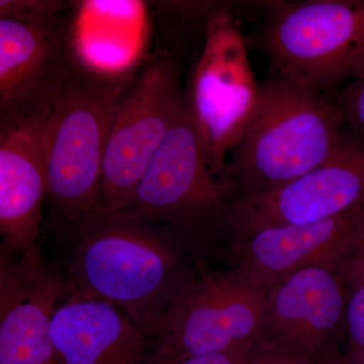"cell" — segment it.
I'll return each instance as SVG.
<instances>
[{"mask_svg": "<svg viewBox=\"0 0 364 364\" xmlns=\"http://www.w3.org/2000/svg\"><path fill=\"white\" fill-rule=\"evenodd\" d=\"M249 347L239 349V350L224 352V353L208 354V355L177 359V360L170 361L166 364H245Z\"/></svg>", "mask_w": 364, "mask_h": 364, "instance_id": "cell-20", "label": "cell"}, {"mask_svg": "<svg viewBox=\"0 0 364 364\" xmlns=\"http://www.w3.org/2000/svg\"><path fill=\"white\" fill-rule=\"evenodd\" d=\"M364 203V145L346 130L329 159L264 193L239 195L227 218L230 255L267 228L331 219Z\"/></svg>", "mask_w": 364, "mask_h": 364, "instance_id": "cell-9", "label": "cell"}, {"mask_svg": "<svg viewBox=\"0 0 364 364\" xmlns=\"http://www.w3.org/2000/svg\"><path fill=\"white\" fill-rule=\"evenodd\" d=\"M69 296L50 330L59 364H148L150 336L130 316L105 299Z\"/></svg>", "mask_w": 364, "mask_h": 364, "instance_id": "cell-15", "label": "cell"}, {"mask_svg": "<svg viewBox=\"0 0 364 364\" xmlns=\"http://www.w3.org/2000/svg\"><path fill=\"white\" fill-rule=\"evenodd\" d=\"M51 112L0 123V251L36 268L47 267L39 236Z\"/></svg>", "mask_w": 364, "mask_h": 364, "instance_id": "cell-12", "label": "cell"}, {"mask_svg": "<svg viewBox=\"0 0 364 364\" xmlns=\"http://www.w3.org/2000/svg\"><path fill=\"white\" fill-rule=\"evenodd\" d=\"M239 195L232 179L210 171L184 97L168 135L117 212L169 228L186 242L205 270L213 247L227 238L228 214Z\"/></svg>", "mask_w": 364, "mask_h": 364, "instance_id": "cell-4", "label": "cell"}, {"mask_svg": "<svg viewBox=\"0 0 364 364\" xmlns=\"http://www.w3.org/2000/svg\"><path fill=\"white\" fill-rule=\"evenodd\" d=\"M338 356L311 355L277 340L259 337L249 347L245 364H334Z\"/></svg>", "mask_w": 364, "mask_h": 364, "instance_id": "cell-18", "label": "cell"}, {"mask_svg": "<svg viewBox=\"0 0 364 364\" xmlns=\"http://www.w3.org/2000/svg\"><path fill=\"white\" fill-rule=\"evenodd\" d=\"M246 9L247 1H225L213 14L184 86L189 117L215 176L224 174L259 102L260 83L238 18Z\"/></svg>", "mask_w": 364, "mask_h": 364, "instance_id": "cell-6", "label": "cell"}, {"mask_svg": "<svg viewBox=\"0 0 364 364\" xmlns=\"http://www.w3.org/2000/svg\"><path fill=\"white\" fill-rule=\"evenodd\" d=\"M135 70L102 69L81 56L53 105L47 203L70 234L95 214L109 131Z\"/></svg>", "mask_w": 364, "mask_h": 364, "instance_id": "cell-3", "label": "cell"}, {"mask_svg": "<svg viewBox=\"0 0 364 364\" xmlns=\"http://www.w3.org/2000/svg\"><path fill=\"white\" fill-rule=\"evenodd\" d=\"M68 279L55 268H36L0 251V364L57 363L52 320Z\"/></svg>", "mask_w": 364, "mask_h": 364, "instance_id": "cell-14", "label": "cell"}, {"mask_svg": "<svg viewBox=\"0 0 364 364\" xmlns=\"http://www.w3.org/2000/svg\"><path fill=\"white\" fill-rule=\"evenodd\" d=\"M71 235L68 293L109 301L150 338L172 301L202 272L176 232L128 213L92 215Z\"/></svg>", "mask_w": 364, "mask_h": 364, "instance_id": "cell-1", "label": "cell"}, {"mask_svg": "<svg viewBox=\"0 0 364 364\" xmlns=\"http://www.w3.org/2000/svg\"><path fill=\"white\" fill-rule=\"evenodd\" d=\"M270 72L335 97L364 73V0L255 1Z\"/></svg>", "mask_w": 364, "mask_h": 364, "instance_id": "cell-5", "label": "cell"}, {"mask_svg": "<svg viewBox=\"0 0 364 364\" xmlns=\"http://www.w3.org/2000/svg\"><path fill=\"white\" fill-rule=\"evenodd\" d=\"M81 56L72 11L52 26L0 18V123L51 112Z\"/></svg>", "mask_w": 364, "mask_h": 364, "instance_id": "cell-10", "label": "cell"}, {"mask_svg": "<svg viewBox=\"0 0 364 364\" xmlns=\"http://www.w3.org/2000/svg\"><path fill=\"white\" fill-rule=\"evenodd\" d=\"M334 364H354L350 360H348L344 355H339L338 358L335 360Z\"/></svg>", "mask_w": 364, "mask_h": 364, "instance_id": "cell-21", "label": "cell"}, {"mask_svg": "<svg viewBox=\"0 0 364 364\" xmlns=\"http://www.w3.org/2000/svg\"><path fill=\"white\" fill-rule=\"evenodd\" d=\"M348 299V282L342 270H299L267 291L260 337L311 355H336L335 341L345 330Z\"/></svg>", "mask_w": 364, "mask_h": 364, "instance_id": "cell-13", "label": "cell"}, {"mask_svg": "<svg viewBox=\"0 0 364 364\" xmlns=\"http://www.w3.org/2000/svg\"><path fill=\"white\" fill-rule=\"evenodd\" d=\"M64 0H0V18L33 26H52L72 11Z\"/></svg>", "mask_w": 364, "mask_h": 364, "instance_id": "cell-17", "label": "cell"}, {"mask_svg": "<svg viewBox=\"0 0 364 364\" xmlns=\"http://www.w3.org/2000/svg\"><path fill=\"white\" fill-rule=\"evenodd\" d=\"M186 61L154 48L136 65L109 131L93 215L117 212L130 200L183 107Z\"/></svg>", "mask_w": 364, "mask_h": 364, "instance_id": "cell-7", "label": "cell"}, {"mask_svg": "<svg viewBox=\"0 0 364 364\" xmlns=\"http://www.w3.org/2000/svg\"><path fill=\"white\" fill-rule=\"evenodd\" d=\"M345 128L364 145V73L335 95Z\"/></svg>", "mask_w": 364, "mask_h": 364, "instance_id": "cell-19", "label": "cell"}, {"mask_svg": "<svg viewBox=\"0 0 364 364\" xmlns=\"http://www.w3.org/2000/svg\"><path fill=\"white\" fill-rule=\"evenodd\" d=\"M345 275L349 287L345 318L347 334L345 355L355 356L364 349V245L347 267Z\"/></svg>", "mask_w": 364, "mask_h": 364, "instance_id": "cell-16", "label": "cell"}, {"mask_svg": "<svg viewBox=\"0 0 364 364\" xmlns=\"http://www.w3.org/2000/svg\"><path fill=\"white\" fill-rule=\"evenodd\" d=\"M363 245L364 203L324 221L261 230L230 257L238 277L267 293L306 268L344 272Z\"/></svg>", "mask_w": 364, "mask_h": 364, "instance_id": "cell-11", "label": "cell"}, {"mask_svg": "<svg viewBox=\"0 0 364 364\" xmlns=\"http://www.w3.org/2000/svg\"><path fill=\"white\" fill-rule=\"evenodd\" d=\"M52 364H59L58 361H57V363H52Z\"/></svg>", "mask_w": 364, "mask_h": 364, "instance_id": "cell-22", "label": "cell"}, {"mask_svg": "<svg viewBox=\"0 0 364 364\" xmlns=\"http://www.w3.org/2000/svg\"><path fill=\"white\" fill-rule=\"evenodd\" d=\"M345 134L335 97L269 72L223 176L236 183L240 195L264 193L327 161Z\"/></svg>", "mask_w": 364, "mask_h": 364, "instance_id": "cell-2", "label": "cell"}, {"mask_svg": "<svg viewBox=\"0 0 364 364\" xmlns=\"http://www.w3.org/2000/svg\"><path fill=\"white\" fill-rule=\"evenodd\" d=\"M267 291L233 269H205L172 301L151 336L148 364L246 348L261 335Z\"/></svg>", "mask_w": 364, "mask_h": 364, "instance_id": "cell-8", "label": "cell"}]
</instances>
